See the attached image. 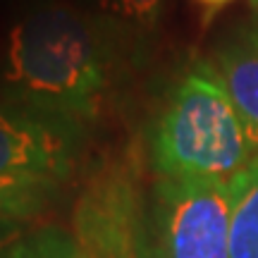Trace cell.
<instances>
[{"label": "cell", "mask_w": 258, "mask_h": 258, "mask_svg": "<svg viewBox=\"0 0 258 258\" xmlns=\"http://www.w3.org/2000/svg\"><path fill=\"white\" fill-rule=\"evenodd\" d=\"M3 82L24 110L67 127L96 117L108 84V55L96 19L53 3L10 29Z\"/></svg>", "instance_id": "1"}, {"label": "cell", "mask_w": 258, "mask_h": 258, "mask_svg": "<svg viewBox=\"0 0 258 258\" xmlns=\"http://www.w3.org/2000/svg\"><path fill=\"white\" fill-rule=\"evenodd\" d=\"M256 156L218 70L199 64L177 84L151 134L160 177L230 182Z\"/></svg>", "instance_id": "2"}, {"label": "cell", "mask_w": 258, "mask_h": 258, "mask_svg": "<svg viewBox=\"0 0 258 258\" xmlns=\"http://www.w3.org/2000/svg\"><path fill=\"white\" fill-rule=\"evenodd\" d=\"M148 258H230V182L160 177Z\"/></svg>", "instance_id": "3"}, {"label": "cell", "mask_w": 258, "mask_h": 258, "mask_svg": "<svg viewBox=\"0 0 258 258\" xmlns=\"http://www.w3.org/2000/svg\"><path fill=\"white\" fill-rule=\"evenodd\" d=\"M77 258H148V234L127 167L108 165L89 179L74 208Z\"/></svg>", "instance_id": "4"}, {"label": "cell", "mask_w": 258, "mask_h": 258, "mask_svg": "<svg viewBox=\"0 0 258 258\" xmlns=\"http://www.w3.org/2000/svg\"><path fill=\"white\" fill-rule=\"evenodd\" d=\"M74 167V129L24 108H0V177L62 182Z\"/></svg>", "instance_id": "5"}, {"label": "cell", "mask_w": 258, "mask_h": 258, "mask_svg": "<svg viewBox=\"0 0 258 258\" xmlns=\"http://www.w3.org/2000/svg\"><path fill=\"white\" fill-rule=\"evenodd\" d=\"M218 74L258 156V29H244L222 43Z\"/></svg>", "instance_id": "6"}, {"label": "cell", "mask_w": 258, "mask_h": 258, "mask_svg": "<svg viewBox=\"0 0 258 258\" xmlns=\"http://www.w3.org/2000/svg\"><path fill=\"white\" fill-rule=\"evenodd\" d=\"M230 258H258V156L230 179Z\"/></svg>", "instance_id": "7"}, {"label": "cell", "mask_w": 258, "mask_h": 258, "mask_svg": "<svg viewBox=\"0 0 258 258\" xmlns=\"http://www.w3.org/2000/svg\"><path fill=\"white\" fill-rule=\"evenodd\" d=\"M57 179L46 177H0V225H24L55 201Z\"/></svg>", "instance_id": "8"}, {"label": "cell", "mask_w": 258, "mask_h": 258, "mask_svg": "<svg viewBox=\"0 0 258 258\" xmlns=\"http://www.w3.org/2000/svg\"><path fill=\"white\" fill-rule=\"evenodd\" d=\"M0 258H77V244L72 232L46 225L19 232L5 246Z\"/></svg>", "instance_id": "9"}, {"label": "cell", "mask_w": 258, "mask_h": 258, "mask_svg": "<svg viewBox=\"0 0 258 258\" xmlns=\"http://www.w3.org/2000/svg\"><path fill=\"white\" fill-rule=\"evenodd\" d=\"M163 0H101L103 10L112 17L137 22V24H151L156 19Z\"/></svg>", "instance_id": "10"}, {"label": "cell", "mask_w": 258, "mask_h": 258, "mask_svg": "<svg viewBox=\"0 0 258 258\" xmlns=\"http://www.w3.org/2000/svg\"><path fill=\"white\" fill-rule=\"evenodd\" d=\"M19 230H22V225H15V222L12 225H0V256H3L5 246L19 234Z\"/></svg>", "instance_id": "11"}, {"label": "cell", "mask_w": 258, "mask_h": 258, "mask_svg": "<svg viewBox=\"0 0 258 258\" xmlns=\"http://www.w3.org/2000/svg\"><path fill=\"white\" fill-rule=\"evenodd\" d=\"M201 5H206V8H211V10H215V8H222V5H227V3H232V0H199Z\"/></svg>", "instance_id": "12"}, {"label": "cell", "mask_w": 258, "mask_h": 258, "mask_svg": "<svg viewBox=\"0 0 258 258\" xmlns=\"http://www.w3.org/2000/svg\"><path fill=\"white\" fill-rule=\"evenodd\" d=\"M253 5H256V8H258V0H253Z\"/></svg>", "instance_id": "13"}]
</instances>
